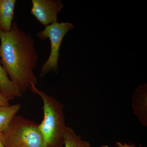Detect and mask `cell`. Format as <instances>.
Segmentation results:
<instances>
[{"instance_id":"obj_7","label":"cell","mask_w":147,"mask_h":147,"mask_svg":"<svg viewBox=\"0 0 147 147\" xmlns=\"http://www.w3.org/2000/svg\"><path fill=\"white\" fill-rule=\"evenodd\" d=\"M16 0H0V31L9 32L12 28Z\"/></svg>"},{"instance_id":"obj_1","label":"cell","mask_w":147,"mask_h":147,"mask_svg":"<svg viewBox=\"0 0 147 147\" xmlns=\"http://www.w3.org/2000/svg\"><path fill=\"white\" fill-rule=\"evenodd\" d=\"M0 63L15 86L23 93L31 84H38L34 72L38 61L35 41L18 28L15 21L9 32L0 31Z\"/></svg>"},{"instance_id":"obj_2","label":"cell","mask_w":147,"mask_h":147,"mask_svg":"<svg viewBox=\"0 0 147 147\" xmlns=\"http://www.w3.org/2000/svg\"><path fill=\"white\" fill-rule=\"evenodd\" d=\"M38 95L43 102V119L39 129L45 142V147H63L67 127L63 105L52 96L38 90L31 84L29 88Z\"/></svg>"},{"instance_id":"obj_4","label":"cell","mask_w":147,"mask_h":147,"mask_svg":"<svg viewBox=\"0 0 147 147\" xmlns=\"http://www.w3.org/2000/svg\"><path fill=\"white\" fill-rule=\"evenodd\" d=\"M74 28L71 23L67 22L59 23L57 21L45 27L43 30L37 34L36 36L41 40L49 38L51 43L50 56L41 67L40 77L42 78L52 71L58 74V61L63 39L66 34Z\"/></svg>"},{"instance_id":"obj_12","label":"cell","mask_w":147,"mask_h":147,"mask_svg":"<svg viewBox=\"0 0 147 147\" xmlns=\"http://www.w3.org/2000/svg\"><path fill=\"white\" fill-rule=\"evenodd\" d=\"M116 145H117V147H135L134 144H127L126 143H124L123 144H121V143L119 142H117L116 143Z\"/></svg>"},{"instance_id":"obj_6","label":"cell","mask_w":147,"mask_h":147,"mask_svg":"<svg viewBox=\"0 0 147 147\" xmlns=\"http://www.w3.org/2000/svg\"><path fill=\"white\" fill-rule=\"evenodd\" d=\"M132 108L134 114L143 125L147 126V86H139L133 95Z\"/></svg>"},{"instance_id":"obj_9","label":"cell","mask_w":147,"mask_h":147,"mask_svg":"<svg viewBox=\"0 0 147 147\" xmlns=\"http://www.w3.org/2000/svg\"><path fill=\"white\" fill-rule=\"evenodd\" d=\"M21 108L19 104L0 107V132L4 133L8 129L12 120Z\"/></svg>"},{"instance_id":"obj_14","label":"cell","mask_w":147,"mask_h":147,"mask_svg":"<svg viewBox=\"0 0 147 147\" xmlns=\"http://www.w3.org/2000/svg\"><path fill=\"white\" fill-rule=\"evenodd\" d=\"M100 147H110L109 146H101Z\"/></svg>"},{"instance_id":"obj_10","label":"cell","mask_w":147,"mask_h":147,"mask_svg":"<svg viewBox=\"0 0 147 147\" xmlns=\"http://www.w3.org/2000/svg\"><path fill=\"white\" fill-rule=\"evenodd\" d=\"M64 145L65 147H92L89 142L82 140L69 127H67Z\"/></svg>"},{"instance_id":"obj_5","label":"cell","mask_w":147,"mask_h":147,"mask_svg":"<svg viewBox=\"0 0 147 147\" xmlns=\"http://www.w3.org/2000/svg\"><path fill=\"white\" fill-rule=\"evenodd\" d=\"M30 13L44 27L57 22L64 6L61 0H32Z\"/></svg>"},{"instance_id":"obj_3","label":"cell","mask_w":147,"mask_h":147,"mask_svg":"<svg viewBox=\"0 0 147 147\" xmlns=\"http://www.w3.org/2000/svg\"><path fill=\"white\" fill-rule=\"evenodd\" d=\"M39 124L21 116L16 115L7 130L1 133L4 147H45Z\"/></svg>"},{"instance_id":"obj_13","label":"cell","mask_w":147,"mask_h":147,"mask_svg":"<svg viewBox=\"0 0 147 147\" xmlns=\"http://www.w3.org/2000/svg\"><path fill=\"white\" fill-rule=\"evenodd\" d=\"M1 133L0 132V147H4L3 145V144L2 143L1 140Z\"/></svg>"},{"instance_id":"obj_11","label":"cell","mask_w":147,"mask_h":147,"mask_svg":"<svg viewBox=\"0 0 147 147\" xmlns=\"http://www.w3.org/2000/svg\"><path fill=\"white\" fill-rule=\"evenodd\" d=\"M11 100L8 98L6 97L0 92V107L3 106H8L10 105L9 101Z\"/></svg>"},{"instance_id":"obj_8","label":"cell","mask_w":147,"mask_h":147,"mask_svg":"<svg viewBox=\"0 0 147 147\" xmlns=\"http://www.w3.org/2000/svg\"><path fill=\"white\" fill-rule=\"evenodd\" d=\"M0 92L11 100H12L16 97H22L23 94L11 81L1 63Z\"/></svg>"},{"instance_id":"obj_15","label":"cell","mask_w":147,"mask_h":147,"mask_svg":"<svg viewBox=\"0 0 147 147\" xmlns=\"http://www.w3.org/2000/svg\"><path fill=\"white\" fill-rule=\"evenodd\" d=\"M140 147H141V146H140Z\"/></svg>"}]
</instances>
